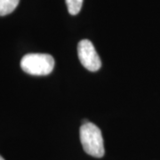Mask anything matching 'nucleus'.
Listing matches in <instances>:
<instances>
[{"mask_svg":"<svg viewBox=\"0 0 160 160\" xmlns=\"http://www.w3.org/2000/svg\"><path fill=\"white\" fill-rule=\"evenodd\" d=\"M80 141L83 149L94 158H102L105 153L102 131L96 125L85 120L80 127Z\"/></svg>","mask_w":160,"mask_h":160,"instance_id":"nucleus-1","label":"nucleus"},{"mask_svg":"<svg viewBox=\"0 0 160 160\" xmlns=\"http://www.w3.org/2000/svg\"><path fill=\"white\" fill-rule=\"evenodd\" d=\"M54 67V59L47 53H28L21 61V68L32 76H46Z\"/></svg>","mask_w":160,"mask_h":160,"instance_id":"nucleus-2","label":"nucleus"},{"mask_svg":"<svg viewBox=\"0 0 160 160\" xmlns=\"http://www.w3.org/2000/svg\"><path fill=\"white\" fill-rule=\"evenodd\" d=\"M78 54L81 64L89 71H97L102 67V61L90 40L83 39L78 45Z\"/></svg>","mask_w":160,"mask_h":160,"instance_id":"nucleus-3","label":"nucleus"},{"mask_svg":"<svg viewBox=\"0 0 160 160\" xmlns=\"http://www.w3.org/2000/svg\"><path fill=\"white\" fill-rule=\"evenodd\" d=\"M20 0H0V16H5L15 10Z\"/></svg>","mask_w":160,"mask_h":160,"instance_id":"nucleus-4","label":"nucleus"},{"mask_svg":"<svg viewBox=\"0 0 160 160\" xmlns=\"http://www.w3.org/2000/svg\"><path fill=\"white\" fill-rule=\"evenodd\" d=\"M68 11L71 15H76L78 14L82 8L83 5V0H65Z\"/></svg>","mask_w":160,"mask_h":160,"instance_id":"nucleus-5","label":"nucleus"},{"mask_svg":"<svg viewBox=\"0 0 160 160\" xmlns=\"http://www.w3.org/2000/svg\"><path fill=\"white\" fill-rule=\"evenodd\" d=\"M0 160H5V159H4V158H2V157L0 156Z\"/></svg>","mask_w":160,"mask_h":160,"instance_id":"nucleus-6","label":"nucleus"}]
</instances>
